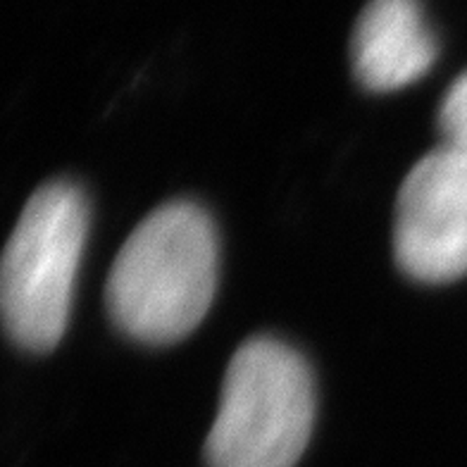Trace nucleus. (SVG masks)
Returning a JSON list of instances; mask_svg holds the SVG:
<instances>
[{
	"label": "nucleus",
	"mask_w": 467,
	"mask_h": 467,
	"mask_svg": "<svg viewBox=\"0 0 467 467\" xmlns=\"http://www.w3.org/2000/svg\"><path fill=\"white\" fill-rule=\"evenodd\" d=\"M87 234V196L72 182H50L26 201L0 270L3 320L22 348L46 353L60 344Z\"/></svg>",
	"instance_id": "obj_3"
},
{
	"label": "nucleus",
	"mask_w": 467,
	"mask_h": 467,
	"mask_svg": "<svg viewBox=\"0 0 467 467\" xmlns=\"http://www.w3.org/2000/svg\"><path fill=\"white\" fill-rule=\"evenodd\" d=\"M220 244L201 205L172 201L153 210L117 253L105 306L117 329L141 344H174L208 315L217 289Z\"/></svg>",
	"instance_id": "obj_1"
},
{
	"label": "nucleus",
	"mask_w": 467,
	"mask_h": 467,
	"mask_svg": "<svg viewBox=\"0 0 467 467\" xmlns=\"http://www.w3.org/2000/svg\"><path fill=\"white\" fill-rule=\"evenodd\" d=\"M437 38L420 0H369L350 36V65L368 91L410 87L437 62Z\"/></svg>",
	"instance_id": "obj_5"
},
{
	"label": "nucleus",
	"mask_w": 467,
	"mask_h": 467,
	"mask_svg": "<svg viewBox=\"0 0 467 467\" xmlns=\"http://www.w3.org/2000/svg\"><path fill=\"white\" fill-rule=\"evenodd\" d=\"M441 146L467 153V69L451 84L439 108Z\"/></svg>",
	"instance_id": "obj_6"
},
{
	"label": "nucleus",
	"mask_w": 467,
	"mask_h": 467,
	"mask_svg": "<svg viewBox=\"0 0 467 467\" xmlns=\"http://www.w3.org/2000/svg\"><path fill=\"white\" fill-rule=\"evenodd\" d=\"M313 422L315 384L306 360L277 338H248L224 375L205 458L210 467H294Z\"/></svg>",
	"instance_id": "obj_2"
},
{
	"label": "nucleus",
	"mask_w": 467,
	"mask_h": 467,
	"mask_svg": "<svg viewBox=\"0 0 467 467\" xmlns=\"http://www.w3.org/2000/svg\"><path fill=\"white\" fill-rule=\"evenodd\" d=\"M394 255L415 282L465 277L467 153L439 146L408 172L396 201Z\"/></svg>",
	"instance_id": "obj_4"
}]
</instances>
